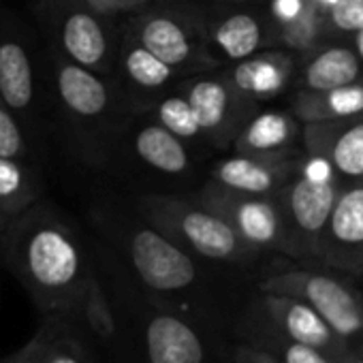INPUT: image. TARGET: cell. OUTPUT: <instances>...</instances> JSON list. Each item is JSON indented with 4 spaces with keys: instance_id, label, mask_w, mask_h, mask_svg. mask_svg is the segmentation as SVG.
<instances>
[{
    "instance_id": "obj_11",
    "label": "cell",
    "mask_w": 363,
    "mask_h": 363,
    "mask_svg": "<svg viewBox=\"0 0 363 363\" xmlns=\"http://www.w3.org/2000/svg\"><path fill=\"white\" fill-rule=\"evenodd\" d=\"M314 259L346 274H363V182L340 189Z\"/></svg>"
},
{
    "instance_id": "obj_7",
    "label": "cell",
    "mask_w": 363,
    "mask_h": 363,
    "mask_svg": "<svg viewBox=\"0 0 363 363\" xmlns=\"http://www.w3.org/2000/svg\"><path fill=\"white\" fill-rule=\"evenodd\" d=\"M135 276L154 293H177L195 284L197 267L179 244L154 229L150 223H133L124 231L116 229Z\"/></svg>"
},
{
    "instance_id": "obj_29",
    "label": "cell",
    "mask_w": 363,
    "mask_h": 363,
    "mask_svg": "<svg viewBox=\"0 0 363 363\" xmlns=\"http://www.w3.org/2000/svg\"><path fill=\"white\" fill-rule=\"evenodd\" d=\"M158 124L169 128L179 139H193L201 133L197 113L186 96H169L158 105Z\"/></svg>"
},
{
    "instance_id": "obj_39",
    "label": "cell",
    "mask_w": 363,
    "mask_h": 363,
    "mask_svg": "<svg viewBox=\"0 0 363 363\" xmlns=\"http://www.w3.org/2000/svg\"><path fill=\"white\" fill-rule=\"evenodd\" d=\"M357 50H359V54H361V58H363V30L357 33Z\"/></svg>"
},
{
    "instance_id": "obj_21",
    "label": "cell",
    "mask_w": 363,
    "mask_h": 363,
    "mask_svg": "<svg viewBox=\"0 0 363 363\" xmlns=\"http://www.w3.org/2000/svg\"><path fill=\"white\" fill-rule=\"evenodd\" d=\"M133 150L145 164L162 173H182L189 167V154L179 137L158 122L135 133Z\"/></svg>"
},
{
    "instance_id": "obj_4",
    "label": "cell",
    "mask_w": 363,
    "mask_h": 363,
    "mask_svg": "<svg viewBox=\"0 0 363 363\" xmlns=\"http://www.w3.org/2000/svg\"><path fill=\"white\" fill-rule=\"evenodd\" d=\"M33 16L45 48L105 77L113 58L111 33L105 22L109 16L96 11L88 0H39Z\"/></svg>"
},
{
    "instance_id": "obj_5",
    "label": "cell",
    "mask_w": 363,
    "mask_h": 363,
    "mask_svg": "<svg viewBox=\"0 0 363 363\" xmlns=\"http://www.w3.org/2000/svg\"><path fill=\"white\" fill-rule=\"evenodd\" d=\"M0 96L41 143L37 35L18 13L5 7H0Z\"/></svg>"
},
{
    "instance_id": "obj_16",
    "label": "cell",
    "mask_w": 363,
    "mask_h": 363,
    "mask_svg": "<svg viewBox=\"0 0 363 363\" xmlns=\"http://www.w3.org/2000/svg\"><path fill=\"white\" fill-rule=\"evenodd\" d=\"M86 325L67 314H41L35 331L39 363H96L86 342Z\"/></svg>"
},
{
    "instance_id": "obj_38",
    "label": "cell",
    "mask_w": 363,
    "mask_h": 363,
    "mask_svg": "<svg viewBox=\"0 0 363 363\" xmlns=\"http://www.w3.org/2000/svg\"><path fill=\"white\" fill-rule=\"evenodd\" d=\"M88 3H90L96 11L105 13V0H88ZM105 16H107V13H105Z\"/></svg>"
},
{
    "instance_id": "obj_15",
    "label": "cell",
    "mask_w": 363,
    "mask_h": 363,
    "mask_svg": "<svg viewBox=\"0 0 363 363\" xmlns=\"http://www.w3.org/2000/svg\"><path fill=\"white\" fill-rule=\"evenodd\" d=\"M45 199L41 162L0 156V216L5 225Z\"/></svg>"
},
{
    "instance_id": "obj_30",
    "label": "cell",
    "mask_w": 363,
    "mask_h": 363,
    "mask_svg": "<svg viewBox=\"0 0 363 363\" xmlns=\"http://www.w3.org/2000/svg\"><path fill=\"white\" fill-rule=\"evenodd\" d=\"M318 28H320V13H318V5L314 0H310L308 9L291 24H284V39L286 43H291L297 50L308 48L316 37H318Z\"/></svg>"
},
{
    "instance_id": "obj_35",
    "label": "cell",
    "mask_w": 363,
    "mask_h": 363,
    "mask_svg": "<svg viewBox=\"0 0 363 363\" xmlns=\"http://www.w3.org/2000/svg\"><path fill=\"white\" fill-rule=\"evenodd\" d=\"M141 0H105V13L111 18L113 13H120V11H128L133 7H137Z\"/></svg>"
},
{
    "instance_id": "obj_25",
    "label": "cell",
    "mask_w": 363,
    "mask_h": 363,
    "mask_svg": "<svg viewBox=\"0 0 363 363\" xmlns=\"http://www.w3.org/2000/svg\"><path fill=\"white\" fill-rule=\"evenodd\" d=\"M120 62H122V73L128 77V82L133 86L145 88V90L162 88L169 82L171 71H173V67L162 62L158 56H154L150 50H145L135 39L124 43Z\"/></svg>"
},
{
    "instance_id": "obj_22",
    "label": "cell",
    "mask_w": 363,
    "mask_h": 363,
    "mask_svg": "<svg viewBox=\"0 0 363 363\" xmlns=\"http://www.w3.org/2000/svg\"><path fill=\"white\" fill-rule=\"evenodd\" d=\"M361 73V62L357 54L348 48H327L316 54L303 69L306 90L323 92L342 86L357 84Z\"/></svg>"
},
{
    "instance_id": "obj_36",
    "label": "cell",
    "mask_w": 363,
    "mask_h": 363,
    "mask_svg": "<svg viewBox=\"0 0 363 363\" xmlns=\"http://www.w3.org/2000/svg\"><path fill=\"white\" fill-rule=\"evenodd\" d=\"M314 3L318 5V9H325V11H329L331 7H335L337 3H342V0H314Z\"/></svg>"
},
{
    "instance_id": "obj_26",
    "label": "cell",
    "mask_w": 363,
    "mask_h": 363,
    "mask_svg": "<svg viewBox=\"0 0 363 363\" xmlns=\"http://www.w3.org/2000/svg\"><path fill=\"white\" fill-rule=\"evenodd\" d=\"M214 41L227 58L246 60L259 50V45L263 41V33L255 18L240 13V16L227 18L216 28Z\"/></svg>"
},
{
    "instance_id": "obj_8",
    "label": "cell",
    "mask_w": 363,
    "mask_h": 363,
    "mask_svg": "<svg viewBox=\"0 0 363 363\" xmlns=\"http://www.w3.org/2000/svg\"><path fill=\"white\" fill-rule=\"evenodd\" d=\"M201 206L223 216L255 250H276L295 257V246L278 201L238 193L212 182L201 195Z\"/></svg>"
},
{
    "instance_id": "obj_32",
    "label": "cell",
    "mask_w": 363,
    "mask_h": 363,
    "mask_svg": "<svg viewBox=\"0 0 363 363\" xmlns=\"http://www.w3.org/2000/svg\"><path fill=\"white\" fill-rule=\"evenodd\" d=\"M233 363H278V359L269 354L265 348H261L259 344L246 340L235 348Z\"/></svg>"
},
{
    "instance_id": "obj_12",
    "label": "cell",
    "mask_w": 363,
    "mask_h": 363,
    "mask_svg": "<svg viewBox=\"0 0 363 363\" xmlns=\"http://www.w3.org/2000/svg\"><path fill=\"white\" fill-rule=\"evenodd\" d=\"M312 156L346 182H363V113L329 122H312L306 130Z\"/></svg>"
},
{
    "instance_id": "obj_20",
    "label": "cell",
    "mask_w": 363,
    "mask_h": 363,
    "mask_svg": "<svg viewBox=\"0 0 363 363\" xmlns=\"http://www.w3.org/2000/svg\"><path fill=\"white\" fill-rule=\"evenodd\" d=\"M295 111L308 124L359 116L363 113V84H350L323 92L306 90L299 94Z\"/></svg>"
},
{
    "instance_id": "obj_3",
    "label": "cell",
    "mask_w": 363,
    "mask_h": 363,
    "mask_svg": "<svg viewBox=\"0 0 363 363\" xmlns=\"http://www.w3.org/2000/svg\"><path fill=\"white\" fill-rule=\"evenodd\" d=\"M139 214L182 248L212 261H246L257 252L223 216L206 206H191L177 197L145 195L139 199Z\"/></svg>"
},
{
    "instance_id": "obj_24",
    "label": "cell",
    "mask_w": 363,
    "mask_h": 363,
    "mask_svg": "<svg viewBox=\"0 0 363 363\" xmlns=\"http://www.w3.org/2000/svg\"><path fill=\"white\" fill-rule=\"evenodd\" d=\"M186 99L191 101L197 113L201 130L214 133L227 124L229 111H231V92L223 82L201 79L191 86Z\"/></svg>"
},
{
    "instance_id": "obj_27",
    "label": "cell",
    "mask_w": 363,
    "mask_h": 363,
    "mask_svg": "<svg viewBox=\"0 0 363 363\" xmlns=\"http://www.w3.org/2000/svg\"><path fill=\"white\" fill-rule=\"evenodd\" d=\"M0 156L41 162L39 141L30 135V130L5 103L3 96H0Z\"/></svg>"
},
{
    "instance_id": "obj_34",
    "label": "cell",
    "mask_w": 363,
    "mask_h": 363,
    "mask_svg": "<svg viewBox=\"0 0 363 363\" xmlns=\"http://www.w3.org/2000/svg\"><path fill=\"white\" fill-rule=\"evenodd\" d=\"M0 363H39V342H37L35 333L22 348L0 359Z\"/></svg>"
},
{
    "instance_id": "obj_31",
    "label": "cell",
    "mask_w": 363,
    "mask_h": 363,
    "mask_svg": "<svg viewBox=\"0 0 363 363\" xmlns=\"http://www.w3.org/2000/svg\"><path fill=\"white\" fill-rule=\"evenodd\" d=\"M329 22L344 33L363 30V0H342L329 11Z\"/></svg>"
},
{
    "instance_id": "obj_28",
    "label": "cell",
    "mask_w": 363,
    "mask_h": 363,
    "mask_svg": "<svg viewBox=\"0 0 363 363\" xmlns=\"http://www.w3.org/2000/svg\"><path fill=\"white\" fill-rule=\"evenodd\" d=\"M82 323L86 325V329H90L103 342H111L118 335L116 314H113L107 289L103 286L99 274L92 280V286H90V293H88V299H86V306H84Z\"/></svg>"
},
{
    "instance_id": "obj_13",
    "label": "cell",
    "mask_w": 363,
    "mask_h": 363,
    "mask_svg": "<svg viewBox=\"0 0 363 363\" xmlns=\"http://www.w3.org/2000/svg\"><path fill=\"white\" fill-rule=\"evenodd\" d=\"M141 340L147 363H206L201 335L191 323L175 314H150Z\"/></svg>"
},
{
    "instance_id": "obj_6",
    "label": "cell",
    "mask_w": 363,
    "mask_h": 363,
    "mask_svg": "<svg viewBox=\"0 0 363 363\" xmlns=\"http://www.w3.org/2000/svg\"><path fill=\"white\" fill-rule=\"evenodd\" d=\"M261 293L303 299L352 348L363 346V297L346 282L320 272L293 269L267 278L261 284Z\"/></svg>"
},
{
    "instance_id": "obj_33",
    "label": "cell",
    "mask_w": 363,
    "mask_h": 363,
    "mask_svg": "<svg viewBox=\"0 0 363 363\" xmlns=\"http://www.w3.org/2000/svg\"><path fill=\"white\" fill-rule=\"evenodd\" d=\"M308 5L310 0H274L272 13L280 24H291L308 9Z\"/></svg>"
},
{
    "instance_id": "obj_37",
    "label": "cell",
    "mask_w": 363,
    "mask_h": 363,
    "mask_svg": "<svg viewBox=\"0 0 363 363\" xmlns=\"http://www.w3.org/2000/svg\"><path fill=\"white\" fill-rule=\"evenodd\" d=\"M348 363H363V346L352 350V354L348 357Z\"/></svg>"
},
{
    "instance_id": "obj_23",
    "label": "cell",
    "mask_w": 363,
    "mask_h": 363,
    "mask_svg": "<svg viewBox=\"0 0 363 363\" xmlns=\"http://www.w3.org/2000/svg\"><path fill=\"white\" fill-rule=\"evenodd\" d=\"M248 340L259 344L261 348H265L269 354H274L278 359V363H340L337 359L329 357L327 352L291 340L289 335H284L282 331H278L276 327L267 325L265 320L252 316L250 325H248Z\"/></svg>"
},
{
    "instance_id": "obj_18",
    "label": "cell",
    "mask_w": 363,
    "mask_h": 363,
    "mask_svg": "<svg viewBox=\"0 0 363 363\" xmlns=\"http://www.w3.org/2000/svg\"><path fill=\"white\" fill-rule=\"evenodd\" d=\"M293 118L278 111H263L244 128L238 139V152L246 156L282 158V152L295 141Z\"/></svg>"
},
{
    "instance_id": "obj_2",
    "label": "cell",
    "mask_w": 363,
    "mask_h": 363,
    "mask_svg": "<svg viewBox=\"0 0 363 363\" xmlns=\"http://www.w3.org/2000/svg\"><path fill=\"white\" fill-rule=\"evenodd\" d=\"M43 56L48 60L50 92L65 130L88 158L99 156L103 147L101 133L107 128L113 107L111 86L103 75L58 56L50 48H45Z\"/></svg>"
},
{
    "instance_id": "obj_14",
    "label": "cell",
    "mask_w": 363,
    "mask_h": 363,
    "mask_svg": "<svg viewBox=\"0 0 363 363\" xmlns=\"http://www.w3.org/2000/svg\"><path fill=\"white\" fill-rule=\"evenodd\" d=\"M293 164L284 158H265V156H246L238 154L223 160L214 171V182L220 186L246 193L269 197L289 179Z\"/></svg>"
},
{
    "instance_id": "obj_17",
    "label": "cell",
    "mask_w": 363,
    "mask_h": 363,
    "mask_svg": "<svg viewBox=\"0 0 363 363\" xmlns=\"http://www.w3.org/2000/svg\"><path fill=\"white\" fill-rule=\"evenodd\" d=\"M130 37L169 67L186 62L193 54V45L189 41L186 30L175 20L164 16H150L133 24Z\"/></svg>"
},
{
    "instance_id": "obj_19",
    "label": "cell",
    "mask_w": 363,
    "mask_h": 363,
    "mask_svg": "<svg viewBox=\"0 0 363 363\" xmlns=\"http://www.w3.org/2000/svg\"><path fill=\"white\" fill-rule=\"evenodd\" d=\"M291 73V58L284 54H263L242 60L233 75V88L246 96H272L280 92Z\"/></svg>"
},
{
    "instance_id": "obj_10",
    "label": "cell",
    "mask_w": 363,
    "mask_h": 363,
    "mask_svg": "<svg viewBox=\"0 0 363 363\" xmlns=\"http://www.w3.org/2000/svg\"><path fill=\"white\" fill-rule=\"evenodd\" d=\"M255 316L276 327L291 340L310 344L327 352L340 363H348V357L354 350L344 337H340L333 331V327L310 303H306L299 297L263 293L255 306Z\"/></svg>"
},
{
    "instance_id": "obj_9",
    "label": "cell",
    "mask_w": 363,
    "mask_h": 363,
    "mask_svg": "<svg viewBox=\"0 0 363 363\" xmlns=\"http://www.w3.org/2000/svg\"><path fill=\"white\" fill-rule=\"evenodd\" d=\"M337 195L340 186L335 179L331 175H316L310 167L284 186L278 203L295 246V257L314 259L316 242L331 216Z\"/></svg>"
},
{
    "instance_id": "obj_1",
    "label": "cell",
    "mask_w": 363,
    "mask_h": 363,
    "mask_svg": "<svg viewBox=\"0 0 363 363\" xmlns=\"http://www.w3.org/2000/svg\"><path fill=\"white\" fill-rule=\"evenodd\" d=\"M0 261L41 314H67L82 323L96 267L54 203L41 199L3 227Z\"/></svg>"
},
{
    "instance_id": "obj_40",
    "label": "cell",
    "mask_w": 363,
    "mask_h": 363,
    "mask_svg": "<svg viewBox=\"0 0 363 363\" xmlns=\"http://www.w3.org/2000/svg\"><path fill=\"white\" fill-rule=\"evenodd\" d=\"M3 227H5V220H3V216H0V231H3Z\"/></svg>"
}]
</instances>
